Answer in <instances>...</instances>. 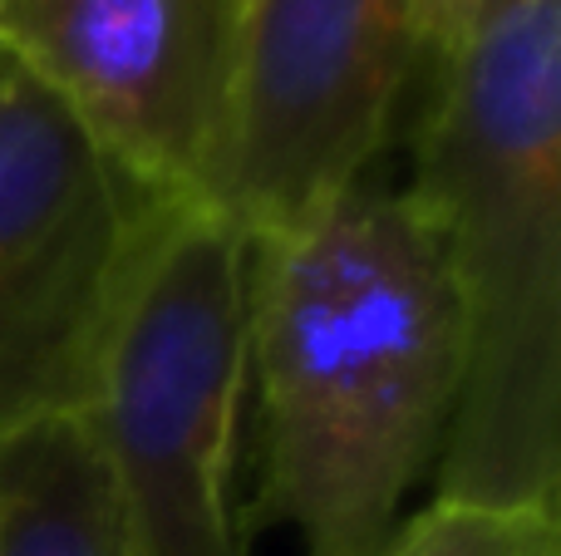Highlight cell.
Masks as SVG:
<instances>
[{"instance_id": "obj_1", "label": "cell", "mask_w": 561, "mask_h": 556, "mask_svg": "<svg viewBox=\"0 0 561 556\" xmlns=\"http://www.w3.org/2000/svg\"><path fill=\"white\" fill-rule=\"evenodd\" d=\"M247 374L272 518L300 556H379L463 390V311L414 197L365 173L306 222L252 236Z\"/></svg>"}, {"instance_id": "obj_2", "label": "cell", "mask_w": 561, "mask_h": 556, "mask_svg": "<svg viewBox=\"0 0 561 556\" xmlns=\"http://www.w3.org/2000/svg\"><path fill=\"white\" fill-rule=\"evenodd\" d=\"M448 256L463 390L438 493L557 508L561 488V0H483L434 69L404 187Z\"/></svg>"}, {"instance_id": "obj_3", "label": "cell", "mask_w": 561, "mask_h": 556, "mask_svg": "<svg viewBox=\"0 0 561 556\" xmlns=\"http://www.w3.org/2000/svg\"><path fill=\"white\" fill-rule=\"evenodd\" d=\"M252 236L207 197H153L118 271L84 419L128 556H247L237 433Z\"/></svg>"}, {"instance_id": "obj_4", "label": "cell", "mask_w": 561, "mask_h": 556, "mask_svg": "<svg viewBox=\"0 0 561 556\" xmlns=\"http://www.w3.org/2000/svg\"><path fill=\"white\" fill-rule=\"evenodd\" d=\"M153 197L0 55V439L79 414Z\"/></svg>"}, {"instance_id": "obj_5", "label": "cell", "mask_w": 561, "mask_h": 556, "mask_svg": "<svg viewBox=\"0 0 561 556\" xmlns=\"http://www.w3.org/2000/svg\"><path fill=\"white\" fill-rule=\"evenodd\" d=\"M414 74V0H247L207 202L247 236L306 222L375 167Z\"/></svg>"}, {"instance_id": "obj_6", "label": "cell", "mask_w": 561, "mask_h": 556, "mask_svg": "<svg viewBox=\"0 0 561 556\" xmlns=\"http://www.w3.org/2000/svg\"><path fill=\"white\" fill-rule=\"evenodd\" d=\"M247 0H0V55L148 197H203Z\"/></svg>"}, {"instance_id": "obj_7", "label": "cell", "mask_w": 561, "mask_h": 556, "mask_svg": "<svg viewBox=\"0 0 561 556\" xmlns=\"http://www.w3.org/2000/svg\"><path fill=\"white\" fill-rule=\"evenodd\" d=\"M0 556H128L114 483L79 414L0 439Z\"/></svg>"}, {"instance_id": "obj_8", "label": "cell", "mask_w": 561, "mask_h": 556, "mask_svg": "<svg viewBox=\"0 0 561 556\" xmlns=\"http://www.w3.org/2000/svg\"><path fill=\"white\" fill-rule=\"evenodd\" d=\"M379 556H561L557 508H488L434 498Z\"/></svg>"}, {"instance_id": "obj_9", "label": "cell", "mask_w": 561, "mask_h": 556, "mask_svg": "<svg viewBox=\"0 0 561 556\" xmlns=\"http://www.w3.org/2000/svg\"><path fill=\"white\" fill-rule=\"evenodd\" d=\"M478 5L483 0H414V65H428V74H434L454 55L458 35L478 15Z\"/></svg>"}]
</instances>
